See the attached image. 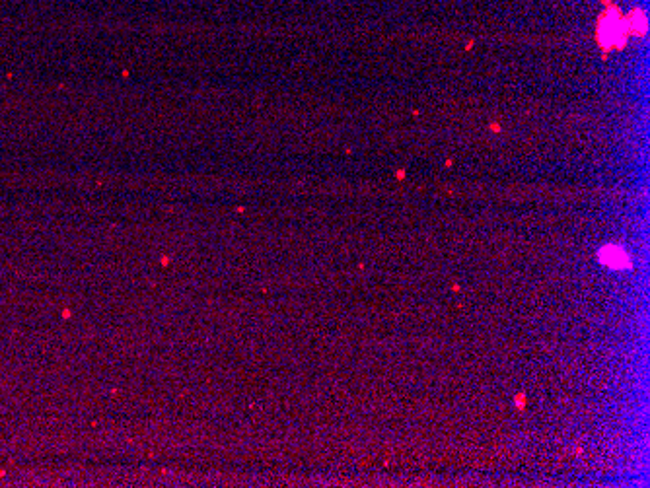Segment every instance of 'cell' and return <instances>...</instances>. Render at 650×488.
Wrapping results in <instances>:
<instances>
[{"label":"cell","instance_id":"cell-1","mask_svg":"<svg viewBox=\"0 0 650 488\" xmlns=\"http://www.w3.org/2000/svg\"><path fill=\"white\" fill-rule=\"evenodd\" d=\"M598 257L602 265H606L608 269H631V259H629V255H627L623 247H619V245H606V247H602Z\"/></svg>","mask_w":650,"mask_h":488},{"label":"cell","instance_id":"cell-2","mask_svg":"<svg viewBox=\"0 0 650 488\" xmlns=\"http://www.w3.org/2000/svg\"><path fill=\"white\" fill-rule=\"evenodd\" d=\"M625 29L621 20H617V16H606L604 22L599 25V39L604 45H617V43L625 41Z\"/></svg>","mask_w":650,"mask_h":488}]
</instances>
